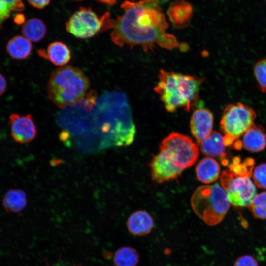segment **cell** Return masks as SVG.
Segmentation results:
<instances>
[{
  "label": "cell",
  "mask_w": 266,
  "mask_h": 266,
  "mask_svg": "<svg viewBox=\"0 0 266 266\" xmlns=\"http://www.w3.org/2000/svg\"><path fill=\"white\" fill-rule=\"evenodd\" d=\"M121 7L122 15L112 19L110 37L120 47L140 46L145 52L158 45L166 49L179 47L173 35L166 33L168 24L157 0H125Z\"/></svg>",
  "instance_id": "obj_1"
},
{
  "label": "cell",
  "mask_w": 266,
  "mask_h": 266,
  "mask_svg": "<svg viewBox=\"0 0 266 266\" xmlns=\"http://www.w3.org/2000/svg\"><path fill=\"white\" fill-rule=\"evenodd\" d=\"M97 133L102 148L126 146L133 141L135 126L127 97L120 91L108 92L97 100L95 106Z\"/></svg>",
  "instance_id": "obj_2"
},
{
  "label": "cell",
  "mask_w": 266,
  "mask_h": 266,
  "mask_svg": "<svg viewBox=\"0 0 266 266\" xmlns=\"http://www.w3.org/2000/svg\"><path fill=\"white\" fill-rule=\"evenodd\" d=\"M158 80L154 90L166 109L173 113L181 108L188 112L196 104L204 78L161 69Z\"/></svg>",
  "instance_id": "obj_3"
},
{
  "label": "cell",
  "mask_w": 266,
  "mask_h": 266,
  "mask_svg": "<svg viewBox=\"0 0 266 266\" xmlns=\"http://www.w3.org/2000/svg\"><path fill=\"white\" fill-rule=\"evenodd\" d=\"M90 81L84 72L69 65L54 70L47 84L49 99L58 107L75 104L86 96Z\"/></svg>",
  "instance_id": "obj_4"
},
{
  "label": "cell",
  "mask_w": 266,
  "mask_h": 266,
  "mask_svg": "<svg viewBox=\"0 0 266 266\" xmlns=\"http://www.w3.org/2000/svg\"><path fill=\"white\" fill-rule=\"evenodd\" d=\"M191 204L195 213L209 226L219 224L230 207L227 194L218 184L199 187L192 196Z\"/></svg>",
  "instance_id": "obj_5"
},
{
  "label": "cell",
  "mask_w": 266,
  "mask_h": 266,
  "mask_svg": "<svg viewBox=\"0 0 266 266\" xmlns=\"http://www.w3.org/2000/svg\"><path fill=\"white\" fill-rule=\"evenodd\" d=\"M255 111L241 102L230 104L224 109L220 122V129L224 134V143L229 146L242 136L254 123Z\"/></svg>",
  "instance_id": "obj_6"
},
{
  "label": "cell",
  "mask_w": 266,
  "mask_h": 266,
  "mask_svg": "<svg viewBox=\"0 0 266 266\" xmlns=\"http://www.w3.org/2000/svg\"><path fill=\"white\" fill-rule=\"evenodd\" d=\"M112 21L109 12L99 18L90 8L81 7L66 22V29L77 38H88L111 29Z\"/></svg>",
  "instance_id": "obj_7"
},
{
  "label": "cell",
  "mask_w": 266,
  "mask_h": 266,
  "mask_svg": "<svg viewBox=\"0 0 266 266\" xmlns=\"http://www.w3.org/2000/svg\"><path fill=\"white\" fill-rule=\"evenodd\" d=\"M252 169L245 172H235L230 169L224 170L220 181L230 203L237 207L250 205L256 195V190L250 179Z\"/></svg>",
  "instance_id": "obj_8"
},
{
  "label": "cell",
  "mask_w": 266,
  "mask_h": 266,
  "mask_svg": "<svg viewBox=\"0 0 266 266\" xmlns=\"http://www.w3.org/2000/svg\"><path fill=\"white\" fill-rule=\"evenodd\" d=\"M159 148L160 152L183 170L193 166L199 156L197 144L188 136L177 133H172L164 138Z\"/></svg>",
  "instance_id": "obj_9"
},
{
  "label": "cell",
  "mask_w": 266,
  "mask_h": 266,
  "mask_svg": "<svg viewBox=\"0 0 266 266\" xmlns=\"http://www.w3.org/2000/svg\"><path fill=\"white\" fill-rule=\"evenodd\" d=\"M8 124L11 135L14 141L25 144L33 140L37 135V129L31 114L20 115L11 113Z\"/></svg>",
  "instance_id": "obj_10"
},
{
  "label": "cell",
  "mask_w": 266,
  "mask_h": 266,
  "mask_svg": "<svg viewBox=\"0 0 266 266\" xmlns=\"http://www.w3.org/2000/svg\"><path fill=\"white\" fill-rule=\"evenodd\" d=\"M150 167L152 180L158 183L176 179L183 170L161 152L153 158Z\"/></svg>",
  "instance_id": "obj_11"
},
{
  "label": "cell",
  "mask_w": 266,
  "mask_h": 266,
  "mask_svg": "<svg viewBox=\"0 0 266 266\" xmlns=\"http://www.w3.org/2000/svg\"><path fill=\"white\" fill-rule=\"evenodd\" d=\"M213 123V114L208 109L199 108L193 112L190 120V129L199 144L212 131Z\"/></svg>",
  "instance_id": "obj_12"
},
{
  "label": "cell",
  "mask_w": 266,
  "mask_h": 266,
  "mask_svg": "<svg viewBox=\"0 0 266 266\" xmlns=\"http://www.w3.org/2000/svg\"><path fill=\"white\" fill-rule=\"evenodd\" d=\"M167 14L173 26L181 29L187 27L193 15V7L191 3L184 0L172 2Z\"/></svg>",
  "instance_id": "obj_13"
},
{
  "label": "cell",
  "mask_w": 266,
  "mask_h": 266,
  "mask_svg": "<svg viewBox=\"0 0 266 266\" xmlns=\"http://www.w3.org/2000/svg\"><path fill=\"white\" fill-rule=\"evenodd\" d=\"M38 55L57 66H64L70 60L71 54L68 47L61 41L51 43L46 49L37 51Z\"/></svg>",
  "instance_id": "obj_14"
},
{
  "label": "cell",
  "mask_w": 266,
  "mask_h": 266,
  "mask_svg": "<svg viewBox=\"0 0 266 266\" xmlns=\"http://www.w3.org/2000/svg\"><path fill=\"white\" fill-rule=\"evenodd\" d=\"M153 225L152 217L148 212L143 210L133 213L127 222L129 232L136 236L148 234L152 231Z\"/></svg>",
  "instance_id": "obj_15"
},
{
  "label": "cell",
  "mask_w": 266,
  "mask_h": 266,
  "mask_svg": "<svg viewBox=\"0 0 266 266\" xmlns=\"http://www.w3.org/2000/svg\"><path fill=\"white\" fill-rule=\"evenodd\" d=\"M243 148L251 152L263 150L266 146V135L263 126L254 124L243 135Z\"/></svg>",
  "instance_id": "obj_16"
},
{
  "label": "cell",
  "mask_w": 266,
  "mask_h": 266,
  "mask_svg": "<svg viewBox=\"0 0 266 266\" xmlns=\"http://www.w3.org/2000/svg\"><path fill=\"white\" fill-rule=\"evenodd\" d=\"M199 144L201 152L208 157L223 158L226 156L223 136L216 131H212Z\"/></svg>",
  "instance_id": "obj_17"
},
{
  "label": "cell",
  "mask_w": 266,
  "mask_h": 266,
  "mask_svg": "<svg viewBox=\"0 0 266 266\" xmlns=\"http://www.w3.org/2000/svg\"><path fill=\"white\" fill-rule=\"evenodd\" d=\"M220 172L218 163L209 157L200 161L196 167L197 179L204 184H209L216 181L219 176Z\"/></svg>",
  "instance_id": "obj_18"
},
{
  "label": "cell",
  "mask_w": 266,
  "mask_h": 266,
  "mask_svg": "<svg viewBox=\"0 0 266 266\" xmlns=\"http://www.w3.org/2000/svg\"><path fill=\"white\" fill-rule=\"evenodd\" d=\"M26 194L21 189L9 190L2 199L3 207L8 212L19 213L26 207Z\"/></svg>",
  "instance_id": "obj_19"
},
{
  "label": "cell",
  "mask_w": 266,
  "mask_h": 266,
  "mask_svg": "<svg viewBox=\"0 0 266 266\" xmlns=\"http://www.w3.org/2000/svg\"><path fill=\"white\" fill-rule=\"evenodd\" d=\"M32 45L29 40L24 36H16L11 39L6 45V51L13 59L23 60L30 55Z\"/></svg>",
  "instance_id": "obj_20"
},
{
  "label": "cell",
  "mask_w": 266,
  "mask_h": 266,
  "mask_svg": "<svg viewBox=\"0 0 266 266\" xmlns=\"http://www.w3.org/2000/svg\"><path fill=\"white\" fill-rule=\"evenodd\" d=\"M22 32L24 36L30 41L38 42L45 36L46 27L42 20L33 18L24 23Z\"/></svg>",
  "instance_id": "obj_21"
},
{
  "label": "cell",
  "mask_w": 266,
  "mask_h": 266,
  "mask_svg": "<svg viewBox=\"0 0 266 266\" xmlns=\"http://www.w3.org/2000/svg\"><path fill=\"white\" fill-rule=\"evenodd\" d=\"M139 260L138 252L129 246L120 248L115 252L113 257V262L116 266H136Z\"/></svg>",
  "instance_id": "obj_22"
},
{
  "label": "cell",
  "mask_w": 266,
  "mask_h": 266,
  "mask_svg": "<svg viewBox=\"0 0 266 266\" xmlns=\"http://www.w3.org/2000/svg\"><path fill=\"white\" fill-rule=\"evenodd\" d=\"M253 216L259 219L266 218V191L256 195L249 205Z\"/></svg>",
  "instance_id": "obj_23"
},
{
  "label": "cell",
  "mask_w": 266,
  "mask_h": 266,
  "mask_svg": "<svg viewBox=\"0 0 266 266\" xmlns=\"http://www.w3.org/2000/svg\"><path fill=\"white\" fill-rule=\"evenodd\" d=\"M253 71L259 89L262 92L266 93V58L258 61Z\"/></svg>",
  "instance_id": "obj_24"
},
{
  "label": "cell",
  "mask_w": 266,
  "mask_h": 266,
  "mask_svg": "<svg viewBox=\"0 0 266 266\" xmlns=\"http://www.w3.org/2000/svg\"><path fill=\"white\" fill-rule=\"evenodd\" d=\"M253 179L259 188L266 189V164H261L254 169Z\"/></svg>",
  "instance_id": "obj_25"
},
{
  "label": "cell",
  "mask_w": 266,
  "mask_h": 266,
  "mask_svg": "<svg viewBox=\"0 0 266 266\" xmlns=\"http://www.w3.org/2000/svg\"><path fill=\"white\" fill-rule=\"evenodd\" d=\"M20 11L18 7L8 0H0V27L12 11Z\"/></svg>",
  "instance_id": "obj_26"
},
{
  "label": "cell",
  "mask_w": 266,
  "mask_h": 266,
  "mask_svg": "<svg viewBox=\"0 0 266 266\" xmlns=\"http://www.w3.org/2000/svg\"><path fill=\"white\" fill-rule=\"evenodd\" d=\"M233 266H258V264L253 257L246 255L238 258Z\"/></svg>",
  "instance_id": "obj_27"
},
{
  "label": "cell",
  "mask_w": 266,
  "mask_h": 266,
  "mask_svg": "<svg viewBox=\"0 0 266 266\" xmlns=\"http://www.w3.org/2000/svg\"><path fill=\"white\" fill-rule=\"evenodd\" d=\"M51 0H27L28 3L32 6L37 9H43L47 6Z\"/></svg>",
  "instance_id": "obj_28"
},
{
  "label": "cell",
  "mask_w": 266,
  "mask_h": 266,
  "mask_svg": "<svg viewBox=\"0 0 266 266\" xmlns=\"http://www.w3.org/2000/svg\"><path fill=\"white\" fill-rule=\"evenodd\" d=\"M7 82L4 76L0 73V96L5 91Z\"/></svg>",
  "instance_id": "obj_29"
},
{
  "label": "cell",
  "mask_w": 266,
  "mask_h": 266,
  "mask_svg": "<svg viewBox=\"0 0 266 266\" xmlns=\"http://www.w3.org/2000/svg\"><path fill=\"white\" fill-rule=\"evenodd\" d=\"M25 20V17L23 14H18L14 18V22L18 24L23 23Z\"/></svg>",
  "instance_id": "obj_30"
},
{
  "label": "cell",
  "mask_w": 266,
  "mask_h": 266,
  "mask_svg": "<svg viewBox=\"0 0 266 266\" xmlns=\"http://www.w3.org/2000/svg\"><path fill=\"white\" fill-rule=\"evenodd\" d=\"M103 4H106L108 6L113 5L117 1V0H97Z\"/></svg>",
  "instance_id": "obj_31"
},
{
  "label": "cell",
  "mask_w": 266,
  "mask_h": 266,
  "mask_svg": "<svg viewBox=\"0 0 266 266\" xmlns=\"http://www.w3.org/2000/svg\"><path fill=\"white\" fill-rule=\"evenodd\" d=\"M161 0V1H164V0Z\"/></svg>",
  "instance_id": "obj_32"
},
{
  "label": "cell",
  "mask_w": 266,
  "mask_h": 266,
  "mask_svg": "<svg viewBox=\"0 0 266 266\" xmlns=\"http://www.w3.org/2000/svg\"></svg>",
  "instance_id": "obj_33"
},
{
  "label": "cell",
  "mask_w": 266,
  "mask_h": 266,
  "mask_svg": "<svg viewBox=\"0 0 266 266\" xmlns=\"http://www.w3.org/2000/svg\"></svg>",
  "instance_id": "obj_34"
}]
</instances>
